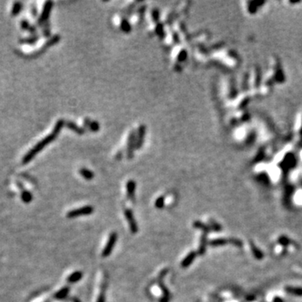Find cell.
<instances>
[{
	"label": "cell",
	"instance_id": "1",
	"mask_svg": "<svg viewBox=\"0 0 302 302\" xmlns=\"http://www.w3.org/2000/svg\"><path fill=\"white\" fill-rule=\"evenodd\" d=\"M93 213V208L90 206H86L79 209H76V210L70 211L69 213H67V217L69 218H74L80 217V216H86L89 215L91 213Z\"/></svg>",
	"mask_w": 302,
	"mask_h": 302
},
{
	"label": "cell",
	"instance_id": "2",
	"mask_svg": "<svg viewBox=\"0 0 302 302\" xmlns=\"http://www.w3.org/2000/svg\"><path fill=\"white\" fill-rule=\"evenodd\" d=\"M117 233H111L110 237L108 238V243L106 244L105 248L103 249V253H102V256L103 257H108L109 254H111V252L113 250V248L115 245L116 242H117Z\"/></svg>",
	"mask_w": 302,
	"mask_h": 302
},
{
	"label": "cell",
	"instance_id": "3",
	"mask_svg": "<svg viewBox=\"0 0 302 302\" xmlns=\"http://www.w3.org/2000/svg\"><path fill=\"white\" fill-rule=\"evenodd\" d=\"M124 214H125V218H127V220H128V224H129V227H130L131 232H132V233H136V232L138 231V226H137V224H136L135 219L133 218L132 212H131L130 210H125Z\"/></svg>",
	"mask_w": 302,
	"mask_h": 302
},
{
	"label": "cell",
	"instance_id": "4",
	"mask_svg": "<svg viewBox=\"0 0 302 302\" xmlns=\"http://www.w3.org/2000/svg\"><path fill=\"white\" fill-rule=\"evenodd\" d=\"M196 256H197V254H196L195 252H191V253L183 259V261L181 262V266L183 267V268H187L188 266H190V265L192 264L193 260L196 259Z\"/></svg>",
	"mask_w": 302,
	"mask_h": 302
},
{
	"label": "cell",
	"instance_id": "5",
	"mask_svg": "<svg viewBox=\"0 0 302 302\" xmlns=\"http://www.w3.org/2000/svg\"><path fill=\"white\" fill-rule=\"evenodd\" d=\"M285 291L289 294H291L293 295L296 296H302V288L299 287H293V286H286L284 288Z\"/></svg>",
	"mask_w": 302,
	"mask_h": 302
},
{
	"label": "cell",
	"instance_id": "6",
	"mask_svg": "<svg viewBox=\"0 0 302 302\" xmlns=\"http://www.w3.org/2000/svg\"><path fill=\"white\" fill-rule=\"evenodd\" d=\"M250 247L252 253L254 254V256L257 259H262L264 258V254L261 250H259L258 247L256 245H254L253 243H250Z\"/></svg>",
	"mask_w": 302,
	"mask_h": 302
},
{
	"label": "cell",
	"instance_id": "7",
	"mask_svg": "<svg viewBox=\"0 0 302 302\" xmlns=\"http://www.w3.org/2000/svg\"><path fill=\"white\" fill-rule=\"evenodd\" d=\"M82 278V273L80 271H76L74 273H72L68 278H67V281L69 283H76V282L79 281L80 279Z\"/></svg>",
	"mask_w": 302,
	"mask_h": 302
},
{
	"label": "cell",
	"instance_id": "8",
	"mask_svg": "<svg viewBox=\"0 0 302 302\" xmlns=\"http://www.w3.org/2000/svg\"><path fill=\"white\" fill-rule=\"evenodd\" d=\"M227 243H229V240L226 239V238H217V239H213L209 243L211 246H222L225 245Z\"/></svg>",
	"mask_w": 302,
	"mask_h": 302
},
{
	"label": "cell",
	"instance_id": "9",
	"mask_svg": "<svg viewBox=\"0 0 302 302\" xmlns=\"http://www.w3.org/2000/svg\"><path fill=\"white\" fill-rule=\"evenodd\" d=\"M207 233H204L201 238V243H200V248H199V254H203L206 251V246H207Z\"/></svg>",
	"mask_w": 302,
	"mask_h": 302
},
{
	"label": "cell",
	"instance_id": "10",
	"mask_svg": "<svg viewBox=\"0 0 302 302\" xmlns=\"http://www.w3.org/2000/svg\"><path fill=\"white\" fill-rule=\"evenodd\" d=\"M193 225H194V227H196L197 228H198V229H201V230H202L203 232H204V233H209V232H210V228H209V227H208V226L206 225V224H204V223H202V222L197 221V222H195Z\"/></svg>",
	"mask_w": 302,
	"mask_h": 302
},
{
	"label": "cell",
	"instance_id": "11",
	"mask_svg": "<svg viewBox=\"0 0 302 302\" xmlns=\"http://www.w3.org/2000/svg\"><path fill=\"white\" fill-rule=\"evenodd\" d=\"M68 292H69V288H68V287H65V288L59 290V291L56 294V298H57V299H63V298L67 296Z\"/></svg>",
	"mask_w": 302,
	"mask_h": 302
},
{
	"label": "cell",
	"instance_id": "12",
	"mask_svg": "<svg viewBox=\"0 0 302 302\" xmlns=\"http://www.w3.org/2000/svg\"><path fill=\"white\" fill-rule=\"evenodd\" d=\"M278 242H279V244H281V245L287 246L290 243V239H289V238H287L286 236H281V237H279V239H278Z\"/></svg>",
	"mask_w": 302,
	"mask_h": 302
},
{
	"label": "cell",
	"instance_id": "13",
	"mask_svg": "<svg viewBox=\"0 0 302 302\" xmlns=\"http://www.w3.org/2000/svg\"><path fill=\"white\" fill-rule=\"evenodd\" d=\"M22 200H23L24 202L25 203H29L30 202V201L32 200V196L29 191H24L22 193Z\"/></svg>",
	"mask_w": 302,
	"mask_h": 302
},
{
	"label": "cell",
	"instance_id": "14",
	"mask_svg": "<svg viewBox=\"0 0 302 302\" xmlns=\"http://www.w3.org/2000/svg\"><path fill=\"white\" fill-rule=\"evenodd\" d=\"M229 240V243H232L233 245L237 246V247H242L243 246V242L239 239H237V238H230L228 239Z\"/></svg>",
	"mask_w": 302,
	"mask_h": 302
},
{
	"label": "cell",
	"instance_id": "15",
	"mask_svg": "<svg viewBox=\"0 0 302 302\" xmlns=\"http://www.w3.org/2000/svg\"><path fill=\"white\" fill-rule=\"evenodd\" d=\"M128 186V194H129V196L130 197H133V191H134V190H135V185L133 184V182H130V183H128V185L127 186Z\"/></svg>",
	"mask_w": 302,
	"mask_h": 302
},
{
	"label": "cell",
	"instance_id": "16",
	"mask_svg": "<svg viewBox=\"0 0 302 302\" xmlns=\"http://www.w3.org/2000/svg\"><path fill=\"white\" fill-rule=\"evenodd\" d=\"M163 206H164V197H160L156 200L155 207H156L157 208H161Z\"/></svg>",
	"mask_w": 302,
	"mask_h": 302
},
{
	"label": "cell",
	"instance_id": "17",
	"mask_svg": "<svg viewBox=\"0 0 302 302\" xmlns=\"http://www.w3.org/2000/svg\"><path fill=\"white\" fill-rule=\"evenodd\" d=\"M81 173H82V175H83L86 179H91V178L92 177V173H91L90 171H88V170H82V171H81Z\"/></svg>",
	"mask_w": 302,
	"mask_h": 302
},
{
	"label": "cell",
	"instance_id": "18",
	"mask_svg": "<svg viewBox=\"0 0 302 302\" xmlns=\"http://www.w3.org/2000/svg\"><path fill=\"white\" fill-rule=\"evenodd\" d=\"M211 228H213V230H215V231H221L222 230V228L220 227V225L219 224H218L217 223H215V222H213V221H212L211 222Z\"/></svg>",
	"mask_w": 302,
	"mask_h": 302
},
{
	"label": "cell",
	"instance_id": "19",
	"mask_svg": "<svg viewBox=\"0 0 302 302\" xmlns=\"http://www.w3.org/2000/svg\"><path fill=\"white\" fill-rule=\"evenodd\" d=\"M273 302H284V299H282V298H280V297H279V296H276L275 298L274 299V300H273Z\"/></svg>",
	"mask_w": 302,
	"mask_h": 302
},
{
	"label": "cell",
	"instance_id": "20",
	"mask_svg": "<svg viewBox=\"0 0 302 302\" xmlns=\"http://www.w3.org/2000/svg\"><path fill=\"white\" fill-rule=\"evenodd\" d=\"M97 302H104V296H103V294H102V295L98 298Z\"/></svg>",
	"mask_w": 302,
	"mask_h": 302
}]
</instances>
